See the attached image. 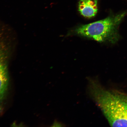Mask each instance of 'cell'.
Returning a JSON list of instances; mask_svg holds the SVG:
<instances>
[{
	"label": "cell",
	"mask_w": 127,
	"mask_h": 127,
	"mask_svg": "<svg viewBox=\"0 0 127 127\" xmlns=\"http://www.w3.org/2000/svg\"><path fill=\"white\" fill-rule=\"evenodd\" d=\"M87 79L89 94L110 126L127 127V95L120 92L105 89L96 77Z\"/></svg>",
	"instance_id": "cell-1"
},
{
	"label": "cell",
	"mask_w": 127,
	"mask_h": 127,
	"mask_svg": "<svg viewBox=\"0 0 127 127\" xmlns=\"http://www.w3.org/2000/svg\"><path fill=\"white\" fill-rule=\"evenodd\" d=\"M127 14V11L105 19L79 27L75 30L77 34L99 42L114 44L120 39L119 28Z\"/></svg>",
	"instance_id": "cell-2"
},
{
	"label": "cell",
	"mask_w": 127,
	"mask_h": 127,
	"mask_svg": "<svg viewBox=\"0 0 127 127\" xmlns=\"http://www.w3.org/2000/svg\"><path fill=\"white\" fill-rule=\"evenodd\" d=\"M2 46L0 45V103L4 99L7 90L9 83L6 58H7V52Z\"/></svg>",
	"instance_id": "cell-3"
},
{
	"label": "cell",
	"mask_w": 127,
	"mask_h": 127,
	"mask_svg": "<svg viewBox=\"0 0 127 127\" xmlns=\"http://www.w3.org/2000/svg\"><path fill=\"white\" fill-rule=\"evenodd\" d=\"M78 9L84 17L89 18L94 17L98 11L97 0H80Z\"/></svg>",
	"instance_id": "cell-4"
},
{
	"label": "cell",
	"mask_w": 127,
	"mask_h": 127,
	"mask_svg": "<svg viewBox=\"0 0 127 127\" xmlns=\"http://www.w3.org/2000/svg\"><path fill=\"white\" fill-rule=\"evenodd\" d=\"M53 126L54 127H63V125L61 123L58 122H55L53 124Z\"/></svg>",
	"instance_id": "cell-5"
}]
</instances>
